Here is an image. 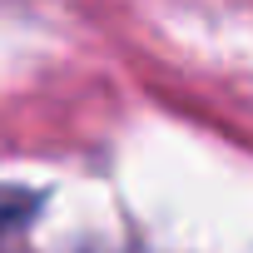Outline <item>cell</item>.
<instances>
[{
  "label": "cell",
  "mask_w": 253,
  "mask_h": 253,
  "mask_svg": "<svg viewBox=\"0 0 253 253\" xmlns=\"http://www.w3.org/2000/svg\"><path fill=\"white\" fill-rule=\"evenodd\" d=\"M30 213H35V194H30V189H10V184H0V233L20 228Z\"/></svg>",
  "instance_id": "obj_1"
}]
</instances>
